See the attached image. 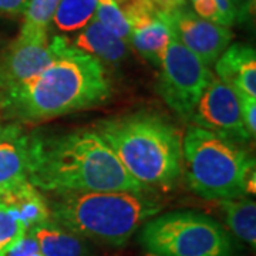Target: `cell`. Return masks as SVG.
Listing matches in <instances>:
<instances>
[{
  "label": "cell",
  "mask_w": 256,
  "mask_h": 256,
  "mask_svg": "<svg viewBox=\"0 0 256 256\" xmlns=\"http://www.w3.org/2000/svg\"><path fill=\"white\" fill-rule=\"evenodd\" d=\"M110 96L102 63L66 42L40 73L0 94V111L18 124L40 122L101 106Z\"/></svg>",
  "instance_id": "cell-1"
},
{
  "label": "cell",
  "mask_w": 256,
  "mask_h": 256,
  "mask_svg": "<svg viewBox=\"0 0 256 256\" xmlns=\"http://www.w3.org/2000/svg\"><path fill=\"white\" fill-rule=\"evenodd\" d=\"M28 182L42 192L146 191L94 130L32 134Z\"/></svg>",
  "instance_id": "cell-2"
},
{
  "label": "cell",
  "mask_w": 256,
  "mask_h": 256,
  "mask_svg": "<svg viewBox=\"0 0 256 256\" xmlns=\"http://www.w3.org/2000/svg\"><path fill=\"white\" fill-rule=\"evenodd\" d=\"M92 130L146 190L171 188L182 174V136L158 114H124L101 120Z\"/></svg>",
  "instance_id": "cell-3"
},
{
  "label": "cell",
  "mask_w": 256,
  "mask_h": 256,
  "mask_svg": "<svg viewBox=\"0 0 256 256\" xmlns=\"http://www.w3.org/2000/svg\"><path fill=\"white\" fill-rule=\"evenodd\" d=\"M146 191L48 192L52 220L80 238L121 246L154 218L164 204Z\"/></svg>",
  "instance_id": "cell-4"
},
{
  "label": "cell",
  "mask_w": 256,
  "mask_h": 256,
  "mask_svg": "<svg viewBox=\"0 0 256 256\" xmlns=\"http://www.w3.org/2000/svg\"><path fill=\"white\" fill-rule=\"evenodd\" d=\"M182 170L188 186L205 200H235L252 192L255 160L238 144L191 126L182 138Z\"/></svg>",
  "instance_id": "cell-5"
},
{
  "label": "cell",
  "mask_w": 256,
  "mask_h": 256,
  "mask_svg": "<svg viewBox=\"0 0 256 256\" xmlns=\"http://www.w3.org/2000/svg\"><path fill=\"white\" fill-rule=\"evenodd\" d=\"M138 242L148 256H234L230 235L215 220L194 210L154 216Z\"/></svg>",
  "instance_id": "cell-6"
},
{
  "label": "cell",
  "mask_w": 256,
  "mask_h": 256,
  "mask_svg": "<svg viewBox=\"0 0 256 256\" xmlns=\"http://www.w3.org/2000/svg\"><path fill=\"white\" fill-rule=\"evenodd\" d=\"M160 68V96L175 114L190 121L202 92L212 78L208 66L171 36Z\"/></svg>",
  "instance_id": "cell-7"
},
{
  "label": "cell",
  "mask_w": 256,
  "mask_h": 256,
  "mask_svg": "<svg viewBox=\"0 0 256 256\" xmlns=\"http://www.w3.org/2000/svg\"><path fill=\"white\" fill-rule=\"evenodd\" d=\"M190 121L192 126L215 132L235 144H244L250 140L242 120L238 92L214 76Z\"/></svg>",
  "instance_id": "cell-8"
},
{
  "label": "cell",
  "mask_w": 256,
  "mask_h": 256,
  "mask_svg": "<svg viewBox=\"0 0 256 256\" xmlns=\"http://www.w3.org/2000/svg\"><path fill=\"white\" fill-rule=\"evenodd\" d=\"M67 40L54 36L48 40L47 33L22 34L12 42L0 56V94L28 82L53 62Z\"/></svg>",
  "instance_id": "cell-9"
},
{
  "label": "cell",
  "mask_w": 256,
  "mask_h": 256,
  "mask_svg": "<svg viewBox=\"0 0 256 256\" xmlns=\"http://www.w3.org/2000/svg\"><path fill=\"white\" fill-rule=\"evenodd\" d=\"M48 218L46 196L28 181L0 192V256H6L30 228Z\"/></svg>",
  "instance_id": "cell-10"
},
{
  "label": "cell",
  "mask_w": 256,
  "mask_h": 256,
  "mask_svg": "<svg viewBox=\"0 0 256 256\" xmlns=\"http://www.w3.org/2000/svg\"><path fill=\"white\" fill-rule=\"evenodd\" d=\"M172 36L196 56L205 66H212L230 46L234 33L229 28L196 16L186 6L162 13Z\"/></svg>",
  "instance_id": "cell-11"
},
{
  "label": "cell",
  "mask_w": 256,
  "mask_h": 256,
  "mask_svg": "<svg viewBox=\"0 0 256 256\" xmlns=\"http://www.w3.org/2000/svg\"><path fill=\"white\" fill-rule=\"evenodd\" d=\"M122 12L131 28L130 43L146 60L160 67L165 48L172 36L162 13L146 2L128 4Z\"/></svg>",
  "instance_id": "cell-12"
},
{
  "label": "cell",
  "mask_w": 256,
  "mask_h": 256,
  "mask_svg": "<svg viewBox=\"0 0 256 256\" xmlns=\"http://www.w3.org/2000/svg\"><path fill=\"white\" fill-rule=\"evenodd\" d=\"M32 134L18 122L0 126V192L28 181Z\"/></svg>",
  "instance_id": "cell-13"
},
{
  "label": "cell",
  "mask_w": 256,
  "mask_h": 256,
  "mask_svg": "<svg viewBox=\"0 0 256 256\" xmlns=\"http://www.w3.org/2000/svg\"><path fill=\"white\" fill-rule=\"evenodd\" d=\"M218 78L236 92L256 97V52L249 44L235 43L215 62Z\"/></svg>",
  "instance_id": "cell-14"
},
{
  "label": "cell",
  "mask_w": 256,
  "mask_h": 256,
  "mask_svg": "<svg viewBox=\"0 0 256 256\" xmlns=\"http://www.w3.org/2000/svg\"><path fill=\"white\" fill-rule=\"evenodd\" d=\"M73 47L96 57L101 63L112 66L121 63L128 54L127 43L102 28L96 18L82 28L74 40Z\"/></svg>",
  "instance_id": "cell-15"
},
{
  "label": "cell",
  "mask_w": 256,
  "mask_h": 256,
  "mask_svg": "<svg viewBox=\"0 0 256 256\" xmlns=\"http://www.w3.org/2000/svg\"><path fill=\"white\" fill-rule=\"evenodd\" d=\"M44 256H88V246L73 232L58 225L52 218L28 230Z\"/></svg>",
  "instance_id": "cell-16"
},
{
  "label": "cell",
  "mask_w": 256,
  "mask_h": 256,
  "mask_svg": "<svg viewBox=\"0 0 256 256\" xmlns=\"http://www.w3.org/2000/svg\"><path fill=\"white\" fill-rule=\"evenodd\" d=\"M220 206L229 230L240 240L255 249L256 204L245 196L220 201Z\"/></svg>",
  "instance_id": "cell-17"
},
{
  "label": "cell",
  "mask_w": 256,
  "mask_h": 256,
  "mask_svg": "<svg viewBox=\"0 0 256 256\" xmlns=\"http://www.w3.org/2000/svg\"><path fill=\"white\" fill-rule=\"evenodd\" d=\"M96 8L97 0H60L52 23L63 33H73L92 22Z\"/></svg>",
  "instance_id": "cell-18"
},
{
  "label": "cell",
  "mask_w": 256,
  "mask_h": 256,
  "mask_svg": "<svg viewBox=\"0 0 256 256\" xmlns=\"http://www.w3.org/2000/svg\"><path fill=\"white\" fill-rule=\"evenodd\" d=\"M60 0H28L24 12V20L20 28L22 34H40L47 33L52 18Z\"/></svg>",
  "instance_id": "cell-19"
},
{
  "label": "cell",
  "mask_w": 256,
  "mask_h": 256,
  "mask_svg": "<svg viewBox=\"0 0 256 256\" xmlns=\"http://www.w3.org/2000/svg\"><path fill=\"white\" fill-rule=\"evenodd\" d=\"M94 18L102 28L110 30L112 34L120 37L126 43H130L131 28L128 18L116 0H97Z\"/></svg>",
  "instance_id": "cell-20"
},
{
  "label": "cell",
  "mask_w": 256,
  "mask_h": 256,
  "mask_svg": "<svg viewBox=\"0 0 256 256\" xmlns=\"http://www.w3.org/2000/svg\"><path fill=\"white\" fill-rule=\"evenodd\" d=\"M192 12L208 22L230 28L236 23V12L230 0H191Z\"/></svg>",
  "instance_id": "cell-21"
},
{
  "label": "cell",
  "mask_w": 256,
  "mask_h": 256,
  "mask_svg": "<svg viewBox=\"0 0 256 256\" xmlns=\"http://www.w3.org/2000/svg\"><path fill=\"white\" fill-rule=\"evenodd\" d=\"M240 112L245 128L249 132L250 138H255L256 134V97H249L246 94L238 92Z\"/></svg>",
  "instance_id": "cell-22"
},
{
  "label": "cell",
  "mask_w": 256,
  "mask_h": 256,
  "mask_svg": "<svg viewBox=\"0 0 256 256\" xmlns=\"http://www.w3.org/2000/svg\"><path fill=\"white\" fill-rule=\"evenodd\" d=\"M6 256H44L37 246V242L32 236V234L28 232L23 238L18 240L14 246L10 249Z\"/></svg>",
  "instance_id": "cell-23"
},
{
  "label": "cell",
  "mask_w": 256,
  "mask_h": 256,
  "mask_svg": "<svg viewBox=\"0 0 256 256\" xmlns=\"http://www.w3.org/2000/svg\"><path fill=\"white\" fill-rule=\"evenodd\" d=\"M256 0H230L236 12V23H246L254 18Z\"/></svg>",
  "instance_id": "cell-24"
},
{
  "label": "cell",
  "mask_w": 256,
  "mask_h": 256,
  "mask_svg": "<svg viewBox=\"0 0 256 256\" xmlns=\"http://www.w3.org/2000/svg\"><path fill=\"white\" fill-rule=\"evenodd\" d=\"M28 4V0H0V14L9 18L24 14Z\"/></svg>",
  "instance_id": "cell-25"
}]
</instances>
